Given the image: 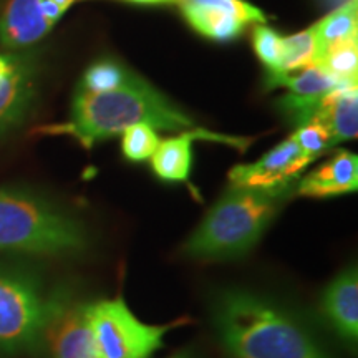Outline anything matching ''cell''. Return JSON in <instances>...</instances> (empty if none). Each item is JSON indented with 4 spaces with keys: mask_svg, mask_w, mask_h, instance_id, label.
Returning a JSON list of instances; mask_svg holds the SVG:
<instances>
[{
    "mask_svg": "<svg viewBox=\"0 0 358 358\" xmlns=\"http://www.w3.org/2000/svg\"><path fill=\"white\" fill-rule=\"evenodd\" d=\"M38 60L32 50L0 53V140L19 128L37 95Z\"/></svg>",
    "mask_w": 358,
    "mask_h": 358,
    "instance_id": "7",
    "label": "cell"
},
{
    "mask_svg": "<svg viewBox=\"0 0 358 358\" xmlns=\"http://www.w3.org/2000/svg\"><path fill=\"white\" fill-rule=\"evenodd\" d=\"M317 47H319V60L327 48L343 42V40L358 37V2L350 0L342 7L334 8L329 15L310 27Z\"/></svg>",
    "mask_w": 358,
    "mask_h": 358,
    "instance_id": "16",
    "label": "cell"
},
{
    "mask_svg": "<svg viewBox=\"0 0 358 358\" xmlns=\"http://www.w3.org/2000/svg\"><path fill=\"white\" fill-rule=\"evenodd\" d=\"M327 324L340 338L355 345L358 338V274L350 266L327 285L320 299Z\"/></svg>",
    "mask_w": 358,
    "mask_h": 358,
    "instance_id": "12",
    "label": "cell"
},
{
    "mask_svg": "<svg viewBox=\"0 0 358 358\" xmlns=\"http://www.w3.org/2000/svg\"><path fill=\"white\" fill-rule=\"evenodd\" d=\"M317 64L324 66L338 82L352 85L358 77V37L343 40L327 48Z\"/></svg>",
    "mask_w": 358,
    "mask_h": 358,
    "instance_id": "17",
    "label": "cell"
},
{
    "mask_svg": "<svg viewBox=\"0 0 358 358\" xmlns=\"http://www.w3.org/2000/svg\"><path fill=\"white\" fill-rule=\"evenodd\" d=\"M70 299L37 272L0 264V358L38 348L48 324Z\"/></svg>",
    "mask_w": 358,
    "mask_h": 358,
    "instance_id": "5",
    "label": "cell"
},
{
    "mask_svg": "<svg viewBox=\"0 0 358 358\" xmlns=\"http://www.w3.org/2000/svg\"><path fill=\"white\" fill-rule=\"evenodd\" d=\"M267 83L271 88L284 87L292 95L297 96H320L327 95L335 88L343 87L345 83L338 82L330 75L324 66L312 64L299 70V73H279L267 75ZM353 85V83H352Z\"/></svg>",
    "mask_w": 358,
    "mask_h": 358,
    "instance_id": "15",
    "label": "cell"
},
{
    "mask_svg": "<svg viewBox=\"0 0 358 358\" xmlns=\"http://www.w3.org/2000/svg\"><path fill=\"white\" fill-rule=\"evenodd\" d=\"M124 2H134V3H178L179 0H124Z\"/></svg>",
    "mask_w": 358,
    "mask_h": 358,
    "instance_id": "23",
    "label": "cell"
},
{
    "mask_svg": "<svg viewBox=\"0 0 358 358\" xmlns=\"http://www.w3.org/2000/svg\"><path fill=\"white\" fill-rule=\"evenodd\" d=\"M42 0H10L0 17V45L7 50H27L53 29Z\"/></svg>",
    "mask_w": 358,
    "mask_h": 358,
    "instance_id": "13",
    "label": "cell"
},
{
    "mask_svg": "<svg viewBox=\"0 0 358 358\" xmlns=\"http://www.w3.org/2000/svg\"><path fill=\"white\" fill-rule=\"evenodd\" d=\"M131 73L133 71L127 65L118 64L115 60H101L85 71L77 88L90 93L108 92V90L122 87L131 77Z\"/></svg>",
    "mask_w": 358,
    "mask_h": 358,
    "instance_id": "19",
    "label": "cell"
},
{
    "mask_svg": "<svg viewBox=\"0 0 358 358\" xmlns=\"http://www.w3.org/2000/svg\"><path fill=\"white\" fill-rule=\"evenodd\" d=\"M358 189V158L355 153L340 150L327 163L297 181L302 198H335Z\"/></svg>",
    "mask_w": 358,
    "mask_h": 358,
    "instance_id": "14",
    "label": "cell"
},
{
    "mask_svg": "<svg viewBox=\"0 0 358 358\" xmlns=\"http://www.w3.org/2000/svg\"><path fill=\"white\" fill-rule=\"evenodd\" d=\"M169 358H196V357H194V353H192L191 350H182V352L174 353V355L169 357Z\"/></svg>",
    "mask_w": 358,
    "mask_h": 358,
    "instance_id": "26",
    "label": "cell"
},
{
    "mask_svg": "<svg viewBox=\"0 0 358 358\" xmlns=\"http://www.w3.org/2000/svg\"><path fill=\"white\" fill-rule=\"evenodd\" d=\"M290 136L301 146L303 155L310 161L320 158L327 150L335 146L332 134L319 122H308L301 124Z\"/></svg>",
    "mask_w": 358,
    "mask_h": 358,
    "instance_id": "22",
    "label": "cell"
},
{
    "mask_svg": "<svg viewBox=\"0 0 358 358\" xmlns=\"http://www.w3.org/2000/svg\"><path fill=\"white\" fill-rule=\"evenodd\" d=\"M138 123L174 133L199 129L189 115L133 71L122 87L108 92L90 93L77 88L69 120L40 128L38 133L64 134L90 150L95 143L122 134Z\"/></svg>",
    "mask_w": 358,
    "mask_h": 358,
    "instance_id": "2",
    "label": "cell"
},
{
    "mask_svg": "<svg viewBox=\"0 0 358 358\" xmlns=\"http://www.w3.org/2000/svg\"><path fill=\"white\" fill-rule=\"evenodd\" d=\"M211 317L219 340L234 358H332L292 313L250 290H219Z\"/></svg>",
    "mask_w": 358,
    "mask_h": 358,
    "instance_id": "1",
    "label": "cell"
},
{
    "mask_svg": "<svg viewBox=\"0 0 358 358\" xmlns=\"http://www.w3.org/2000/svg\"><path fill=\"white\" fill-rule=\"evenodd\" d=\"M289 192L229 187L187 237L182 252L192 259L231 261L248 256Z\"/></svg>",
    "mask_w": 358,
    "mask_h": 358,
    "instance_id": "4",
    "label": "cell"
},
{
    "mask_svg": "<svg viewBox=\"0 0 358 358\" xmlns=\"http://www.w3.org/2000/svg\"><path fill=\"white\" fill-rule=\"evenodd\" d=\"M282 35L266 24L256 25L252 34V45L259 60L267 66L268 75L280 73L282 66V53H284V45H282Z\"/></svg>",
    "mask_w": 358,
    "mask_h": 358,
    "instance_id": "21",
    "label": "cell"
},
{
    "mask_svg": "<svg viewBox=\"0 0 358 358\" xmlns=\"http://www.w3.org/2000/svg\"><path fill=\"white\" fill-rule=\"evenodd\" d=\"M159 141L158 133L151 124H133L122 133V153L133 163H141L151 159Z\"/></svg>",
    "mask_w": 358,
    "mask_h": 358,
    "instance_id": "20",
    "label": "cell"
},
{
    "mask_svg": "<svg viewBox=\"0 0 358 358\" xmlns=\"http://www.w3.org/2000/svg\"><path fill=\"white\" fill-rule=\"evenodd\" d=\"M53 2L58 3V6H60L66 12L71 6H73L75 2H77V0H53Z\"/></svg>",
    "mask_w": 358,
    "mask_h": 358,
    "instance_id": "25",
    "label": "cell"
},
{
    "mask_svg": "<svg viewBox=\"0 0 358 358\" xmlns=\"http://www.w3.org/2000/svg\"><path fill=\"white\" fill-rule=\"evenodd\" d=\"M310 163L312 161L303 155L301 146L292 136H289L254 163L237 164L232 168L229 181L232 187L289 192Z\"/></svg>",
    "mask_w": 358,
    "mask_h": 358,
    "instance_id": "8",
    "label": "cell"
},
{
    "mask_svg": "<svg viewBox=\"0 0 358 358\" xmlns=\"http://www.w3.org/2000/svg\"><path fill=\"white\" fill-rule=\"evenodd\" d=\"M178 3L196 32L217 42L237 38L252 24H267L261 8L245 0H179Z\"/></svg>",
    "mask_w": 358,
    "mask_h": 358,
    "instance_id": "9",
    "label": "cell"
},
{
    "mask_svg": "<svg viewBox=\"0 0 358 358\" xmlns=\"http://www.w3.org/2000/svg\"><path fill=\"white\" fill-rule=\"evenodd\" d=\"M211 140L244 151L249 146L248 138H234L226 134H217L208 129L179 133L178 136L159 141L155 155L151 156V168L161 181L166 182H187L192 164V141Z\"/></svg>",
    "mask_w": 358,
    "mask_h": 358,
    "instance_id": "11",
    "label": "cell"
},
{
    "mask_svg": "<svg viewBox=\"0 0 358 358\" xmlns=\"http://www.w3.org/2000/svg\"><path fill=\"white\" fill-rule=\"evenodd\" d=\"M88 319L100 358H151L164 347V335L186 324L150 325L129 310L122 297L87 302Z\"/></svg>",
    "mask_w": 358,
    "mask_h": 358,
    "instance_id": "6",
    "label": "cell"
},
{
    "mask_svg": "<svg viewBox=\"0 0 358 358\" xmlns=\"http://www.w3.org/2000/svg\"><path fill=\"white\" fill-rule=\"evenodd\" d=\"M282 45H284V53H282L280 73H292L319 62V47L310 29L284 37Z\"/></svg>",
    "mask_w": 358,
    "mask_h": 358,
    "instance_id": "18",
    "label": "cell"
},
{
    "mask_svg": "<svg viewBox=\"0 0 358 358\" xmlns=\"http://www.w3.org/2000/svg\"><path fill=\"white\" fill-rule=\"evenodd\" d=\"M85 224L53 201L20 187H0V250L43 257L87 252Z\"/></svg>",
    "mask_w": 358,
    "mask_h": 358,
    "instance_id": "3",
    "label": "cell"
},
{
    "mask_svg": "<svg viewBox=\"0 0 358 358\" xmlns=\"http://www.w3.org/2000/svg\"><path fill=\"white\" fill-rule=\"evenodd\" d=\"M322 2L325 3V6L332 7V8H337V7H342L343 3L350 2V0H322Z\"/></svg>",
    "mask_w": 358,
    "mask_h": 358,
    "instance_id": "24",
    "label": "cell"
},
{
    "mask_svg": "<svg viewBox=\"0 0 358 358\" xmlns=\"http://www.w3.org/2000/svg\"><path fill=\"white\" fill-rule=\"evenodd\" d=\"M40 347H45L48 358H100L87 302L70 299L48 324Z\"/></svg>",
    "mask_w": 358,
    "mask_h": 358,
    "instance_id": "10",
    "label": "cell"
}]
</instances>
